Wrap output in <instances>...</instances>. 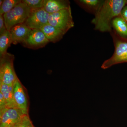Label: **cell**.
I'll return each mask as SVG.
<instances>
[{
	"label": "cell",
	"instance_id": "cell-1",
	"mask_svg": "<svg viewBox=\"0 0 127 127\" xmlns=\"http://www.w3.org/2000/svg\"><path fill=\"white\" fill-rule=\"evenodd\" d=\"M127 0H106L99 11L92 21L94 29L105 32L112 31L111 22L113 18L120 15Z\"/></svg>",
	"mask_w": 127,
	"mask_h": 127
},
{
	"label": "cell",
	"instance_id": "cell-2",
	"mask_svg": "<svg viewBox=\"0 0 127 127\" xmlns=\"http://www.w3.org/2000/svg\"><path fill=\"white\" fill-rule=\"evenodd\" d=\"M110 33L113 40L114 51L112 56L103 63L101 67L103 69L116 64L127 63V40L119 36L113 30Z\"/></svg>",
	"mask_w": 127,
	"mask_h": 127
},
{
	"label": "cell",
	"instance_id": "cell-3",
	"mask_svg": "<svg viewBox=\"0 0 127 127\" xmlns=\"http://www.w3.org/2000/svg\"><path fill=\"white\" fill-rule=\"evenodd\" d=\"M31 9L22 0L10 11L3 15L6 29L10 31L15 25L25 23Z\"/></svg>",
	"mask_w": 127,
	"mask_h": 127
},
{
	"label": "cell",
	"instance_id": "cell-4",
	"mask_svg": "<svg viewBox=\"0 0 127 127\" xmlns=\"http://www.w3.org/2000/svg\"><path fill=\"white\" fill-rule=\"evenodd\" d=\"M14 58L8 52L0 57V82L9 86H13L18 78L14 70Z\"/></svg>",
	"mask_w": 127,
	"mask_h": 127
},
{
	"label": "cell",
	"instance_id": "cell-5",
	"mask_svg": "<svg viewBox=\"0 0 127 127\" xmlns=\"http://www.w3.org/2000/svg\"><path fill=\"white\" fill-rule=\"evenodd\" d=\"M48 23L66 34L74 26L71 7L50 14Z\"/></svg>",
	"mask_w": 127,
	"mask_h": 127
},
{
	"label": "cell",
	"instance_id": "cell-6",
	"mask_svg": "<svg viewBox=\"0 0 127 127\" xmlns=\"http://www.w3.org/2000/svg\"><path fill=\"white\" fill-rule=\"evenodd\" d=\"M28 113L17 108L7 107L0 111V127H16L23 116Z\"/></svg>",
	"mask_w": 127,
	"mask_h": 127
},
{
	"label": "cell",
	"instance_id": "cell-7",
	"mask_svg": "<svg viewBox=\"0 0 127 127\" xmlns=\"http://www.w3.org/2000/svg\"><path fill=\"white\" fill-rule=\"evenodd\" d=\"M50 14L43 8L31 10V13L24 24L31 30L40 29L48 23Z\"/></svg>",
	"mask_w": 127,
	"mask_h": 127
},
{
	"label": "cell",
	"instance_id": "cell-8",
	"mask_svg": "<svg viewBox=\"0 0 127 127\" xmlns=\"http://www.w3.org/2000/svg\"><path fill=\"white\" fill-rule=\"evenodd\" d=\"M13 95L16 107L28 113L29 101L25 87L17 78L13 85Z\"/></svg>",
	"mask_w": 127,
	"mask_h": 127
},
{
	"label": "cell",
	"instance_id": "cell-9",
	"mask_svg": "<svg viewBox=\"0 0 127 127\" xmlns=\"http://www.w3.org/2000/svg\"><path fill=\"white\" fill-rule=\"evenodd\" d=\"M50 42L40 29L32 30L27 38L22 43L25 47L37 49L43 47Z\"/></svg>",
	"mask_w": 127,
	"mask_h": 127
},
{
	"label": "cell",
	"instance_id": "cell-10",
	"mask_svg": "<svg viewBox=\"0 0 127 127\" xmlns=\"http://www.w3.org/2000/svg\"><path fill=\"white\" fill-rule=\"evenodd\" d=\"M32 30L24 23L15 25L12 28L10 32L12 44L16 45L18 43H23Z\"/></svg>",
	"mask_w": 127,
	"mask_h": 127
},
{
	"label": "cell",
	"instance_id": "cell-11",
	"mask_svg": "<svg viewBox=\"0 0 127 127\" xmlns=\"http://www.w3.org/2000/svg\"><path fill=\"white\" fill-rule=\"evenodd\" d=\"M70 7V2L68 0H44L43 9L50 14L56 13Z\"/></svg>",
	"mask_w": 127,
	"mask_h": 127
},
{
	"label": "cell",
	"instance_id": "cell-12",
	"mask_svg": "<svg viewBox=\"0 0 127 127\" xmlns=\"http://www.w3.org/2000/svg\"><path fill=\"white\" fill-rule=\"evenodd\" d=\"M43 32L49 41L56 43L60 41L65 34L63 32L60 31L50 25L49 23L43 26L40 29Z\"/></svg>",
	"mask_w": 127,
	"mask_h": 127
},
{
	"label": "cell",
	"instance_id": "cell-13",
	"mask_svg": "<svg viewBox=\"0 0 127 127\" xmlns=\"http://www.w3.org/2000/svg\"><path fill=\"white\" fill-rule=\"evenodd\" d=\"M75 2L86 11L96 15L102 7L104 0H77Z\"/></svg>",
	"mask_w": 127,
	"mask_h": 127
},
{
	"label": "cell",
	"instance_id": "cell-14",
	"mask_svg": "<svg viewBox=\"0 0 127 127\" xmlns=\"http://www.w3.org/2000/svg\"><path fill=\"white\" fill-rule=\"evenodd\" d=\"M111 26L119 36L127 40V23L120 15L113 18Z\"/></svg>",
	"mask_w": 127,
	"mask_h": 127
},
{
	"label": "cell",
	"instance_id": "cell-15",
	"mask_svg": "<svg viewBox=\"0 0 127 127\" xmlns=\"http://www.w3.org/2000/svg\"><path fill=\"white\" fill-rule=\"evenodd\" d=\"M0 92L2 94L7 107H16L13 95V86H9L0 82Z\"/></svg>",
	"mask_w": 127,
	"mask_h": 127
},
{
	"label": "cell",
	"instance_id": "cell-16",
	"mask_svg": "<svg viewBox=\"0 0 127 127\" xmlns=\"http://www.w3.org/2000/svg\"><path fill=\"white\" fill-rule=\"evenodd\" d=\"M11 44L12 41L10 31L7 30L0 34V57L7 52V49Z\"/></svg>",
	"mask_w": 127,
	"mask_h": 127
},
{
	"label": "cell",
	"instance_id": "cell-17",
	"mask_svg": "<svg viewBox=\"0 0 127 127\" xmlns=\"http://www.w3.org/2000/svg\"><path fill=\"white\" fill-rule=\"evenodd\" d=\"M20 0H4L0 7V15H4L10 11L21 1Z\"/></svg>",
	"mask_w": 127,
	"mask_h": 127
},
{
	"label": "cell",
	"instance_id": "cell-18",
	"mask_svg": "<svg viewBox=\"0 0 127 127\" xmlns=\"http://www.w3.org/2000/svg\"><path fill=\"white\" fill-rule=\"evenodd\" d=\"M31 10H36L43 8L44 0H23Z\"/></svg>",
	"mask_w": 127,
	"mask_h": 127
},
{
	"label": "cell",
	"instance_id": "cell-19",
	"mask_svg": "<svg viewBox=\"0 0 127 127\" xmlns=\"http://www.w3.org/2000/svg\"><path fill=\"white\" fill-rule=\"evenodd\" d=\"M16 127H35L32 124L28 113L25 114Z\"/></svg>",
	"mask_w": 127,
	"mask_h": 127
},
{
	"label": "cell",
	"instance_id": "cell-20",
	"mask_svg": "<svg viewBox=\"0 0 127 127\" xmlns=\"http://www.w3.org/2000/svg\"><path fill=\"white\" fill-rule=\"evenodd\" d=\"M7 30L5 24L4 16L3 15H0V34L4 33Z\"/></svg>",
	"mask_w": 127,
	"mask_h": 127
},
{
	"label": "cell",
	"instance_id": "cell-21",
	"mask_svg": "<svg viewBox=\"0 0 127 127\" xmlns=\"http://www.w3.org/2000/svg\"><path fill=\"white\" fill-rule=\"evenodd\" d=\"M7 107V104L2 94L0 92V111L4 110Z\"/></svg>",
	"mask_w": 127,
	"mask_h": 127
},
{
	"label": "cell",
	"instance_id": "cell-22",
	"mask_svg": "<svg viewBox=\"0 0 127 127\" xmlns=\"http://www.w3.org/2000/svg\"><path fill=\"white\" fill-rule=\"evenodd\" d=\"M120 15L127 23V5H125L121 11Z\"/></svg>",
	"mask_w": 127,
	"mask_h": 127
},
{
	"label": "cell",
	"instance_id": "cell-23",
	"mask_svg": "<svg viewBox=\"0 0 127 127\" xmlns=\"http://www.w3.org/2000/svg\"></svg>",
	"mask_w": 127,
	"mask_h": 127
},
{
	"label": "cell",
	"instance_id": "cell-24",
	"mask_svg": "<svg viewBox=\"0 0 127 127\" xmlns=\"http://www.w3.org/2000/svg\"></svg>",
	"mask_w": 127,
	"mask_h": 127
}]
</instances>
